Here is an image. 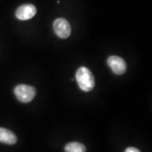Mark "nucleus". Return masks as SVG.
Instances as JSON below:
<instances>
[{
	"instance_id": "5",
	"label": "nucleus",
	"mask_w": 152,
	"mask_h": 152,
	"mask_svg": "<svg viewBox=\"0 0 152 152\" xmlns=\"http://www.w3.org/2000/svg\"><path fill=\"white\" fill-rule=\"evenodd\" d=\"M36 13H37V9L35 6L30 4H27L20 6L17 9L16 16L19 20H26L33 18Z\"/></svg>"
},
{
	"instance_id": "7",
	"label": "nucleus",
	"mask_w": 152,
	"mask_h": 152,
	"mask_svg": "<svg viewBox=\"0 0 152 152\" xmlns=\"http://www.w3.org/2000/svg\"><path fill=\"white\" fill-rule=\"evenodd\" d=\"M66 152H86L84 144L79 142H71L65 147Z\"/></svg>"
},
{
	"instance_id": "2",
	"label": "nucleus",
	"mask_w": 152,
	"mask_h": 152,
	"mask_svg": "<svg viewBox=\"0 0 152 152\" xmlns=\"http://www.w3.org/2000/svg\"><path fill=\"white\" fill-rule=\"evenodd\" d=\"M14 94L18 101L23 103H28L35 98L36 90L28 85H18L14 89Z\"/></svg>"
},
{
	"instance_id": "6",
	"label": "nucleus",
	"mask_w": 152,
	"mask_h": 152,
	"mask_svg": "<svg viewBox=\"0 0 152 152\" xmlns=\"http://www.w3.org/2000/svg\"><path fill=\"white\" fill-rule=\"evenodd\" d=\"M17 142L16 134L11 130L0 128V142L7 144H14Z\"/></svg>"
},
{
	"instance_id": "4",
	"label": "nucleus",
	"mask_w": 152,
	"mask_h": 152,
	"mask_svg": "<svg viewBox=\"0 0 152 152\" xmlns=\"http://www.w3.org/2000/svg\"><path fill=\"white\" fill-rule=\"evenodd\" d=\"M107 64L113 73L116 75H123L127 70V65L125 60L118 56H110L107 60Z\"/></svg>"
},
{
	"instance_id": "8",
	"label": "nucleus",
	"mask_w": 152,
	"mask_h": 152,
	"mask_svg": "<svg viewBox=\"0 0 152 152\" xmlns=\"http://www.w3.org/2000/svg\"><path fill=\"white\" fill-rule=\"evenodd\" d=\"M125 152H141V151L134 147H129L125 150Z\"/></svg>"
},
{
	"instance_id": "1",
	"label": "nucleus",
	"mask_w": 152,
	"mask_h": 152,
	"mask_svg": "<svg viewBox=\"0 0 152 152\" xmlns=\"http://www.w3.org/2000/svg\"><path fill=\"white\" fill-rule=\"evenodd\" d=\"M76 80L81 90L90 92L94 87V77L92 72L86 67H80L75 74Z\"/></svg>"
},
{
	"instance_id": "3",
	"label": "nucleus",
	"mask_w": 152,
	"mask_h": 152,
	"mask_svg": "<svg viewBox=\"0 0 152 152\" xmlns=\"http://www.w3.org/2000/svg\"><path fill=\"white\" fill-rule=\"evenodd\" d=\"M53 28L56 35L61 39H66L71 35V25L65 18H59L55 20L53 23Z\"/></svg>"
}]
</instances>
